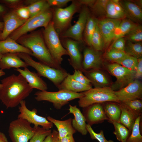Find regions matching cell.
<instances>
[{"instance_id": "1", "label": "cell", "mask_w": 142, "mask_h": 142, "mask_svg": "<svg viewBox=\"0 0 142 142\" xmlns=\"http://www.w3.org/2000/svg\"><path fill=\"white\" fill-rule=\"evenodd\" d=\"M0 100L7 109L15 107L27 97L33 89L20 74H12L1 81Z\"/></svg>"}, {"instance_id": "2", "label": "cell", "mask_w": 142, "mask_h": 142, "mask_svg": "<svg viewBox=\"0 0 142 142\" xmlns=\"http://www.w3.org/2000/svg\"><path fill=\"white\" fill-rule=\"evenodd\" d=\"M17 40L18 43L30 49L32 52V55L40 62L55 69L62 68L52 57L40 32L36 31L26 34Z\"/></svg>"}, {"instance_id": "3", "label": "cell", "mask_w": 142, "mask_h": 142, "mask_svg": "<svg viewBox=\"0 0 142 142\" xmlns=\"http://www.w3.org/2000/svg\"><path fill=\"white\" fill-rule=\"evenodd\" d=\"M17 54L18 56L23 60L28 66L34 68L40 76L47 78L57 88L69 73L62 68L55 69L40 62H36L27 54L22 53Z\"/></svg>"}, {"instance_id": "4", "label": "cell", "mask_w": 142, "mask_h": 142, "mask_svg": "<svg viewBox=\"0 0 142 142\" xmlns=\"http://www.w3.org/2000/svg\"><path fill=\"white\" fill-rule=\"evenodd\" d=\"M83 97L79 98L78 105L84 108L97 103L113 102L120 103L115 91L110 87L94 88L82 92Z\"/></svg>"}, {"instance_id": "5", "label": "cell", "mask_w": 142, "mask_h": 142, "mask_svg": "<svg viewBox=\"0 0 142 142\" xmlns=\"http://www.w3.org/2000/svg\"><path fill=\"white\" fill-rule=\"evenodd\" d=\"M35 99L38 101H45L52 103L56 109H60L72 100L83 97L82 93H77L65 90L56 92L39 90L34 94Z\"/></svg>"}, {"instance_id": "6", "label": "cell", "mask_w": 142, "mask_h": 142, "mask_svg": "<svg viewBox=\"0 0 142 142\" xmlns=\"http://www.w3.org/2000/svg\"><path fill=\"white\" fill-rule=\"evenodd\" d=\"M53 13L50 8L27 19L22 26L11 34L9 37L17 40L28 32L32 31L40 27H46L53 17Z\"/></svg>"}, {"instance_id": "7", "label": "cell", "mask_w": 142, "mask_h": 142, "mask_svg": "<svg viewBox=\"0 0 142 142\" xmlns=\"http://www.w3.org/2000/svg\"><path fill=\"white\" fill-rule=\"evenodd\" d=\"M43 36L51 55L57 63L60 65L63 60V56L68 55V53L60 42L52 21L44 28Z\"/></svg>"}, {"instance_id": "8", "label": "cell", "mask_w": 142, "mask_h": 142, "mask_svg": "<svg viewBox=\"0 0 142 142\" xmlns=\"http://www.w3.org/2000/svg\"><path fill=\"white\" fill-rule=\"evenodd\" d=\"M24 119L17 118L11 121L8 129L12 142H29L34 135L36 128Z\"/></svg>"}, {"instance_id": "9", "label": "cell", "mask_w": 142, "mask_h": 142, "mask_svg": "<svg viewBox=\"0 0 142 142\" xmlns=\"http://www.w3.org/2000/svg\"><path fill=\"white\" fill-rule=\"evenodd\" d=\"M80 6L77 1H73L66 8H58L55 9L52 21L58 34H61L66 29L70 23L73 15L78 11Z\"/></svg>"}, {"instance_id": "10", "label": "cell", "mask_w": 142, "mask_h": 142, "mask_svg": "<svg viewBox=\"0 0 142 142\" xmlns=\"http://www.w3.org/2000/svg\"><path fill=\"white\" fill-rule=\"evenodd\" d=\"M107 68L116 78L115 83L111 88L117 91L126 86L134 80L136 72L125 67L116 63L109 64Z\"/></svg>"}, {"instance_id": "11", "label": "cell", "mask_w": 142, "mask_h": 142, "mask_svg": "<svg viewBox=\"0 0 142 142\" xmlns=\"http://www.w3.org/2000/svg\"><path fill=\"white\" fill-rule=\"evenodd\" d=\"M19 106V114L17 118L25 119L31 124L34 125V127L39 126L46 130L50 129L53 126V124L45 118L40 116L37 114V110L34 109L32 110L28 108L26 105V102L21 101Z\"/></svg>"}, {"instance_id": "12", "label": "cell", "mask_w": 142, "mask_h": 142, "mask_svg": "<svg viewBox=\"0 0 142 142\" xmlns=\"http://www.w3.org/2000/svg\"><path fill=\"white\" fill-rule=\"evenodd\" d=\"M89 15L87 9L83 8L81 11L78 19L76 23L61 33V36L64 38H72L79 43L81 42L83 33Z\"/></svg>"}, {"instance_id": "13", "label": "cell", "mask_w": 142, "mask_h": 142, "mask_svg": "<svg viewBox=\"0 0 142 142\" xmlns=\"http://www.w3.org/2000/svg\"><path fill=\"white\" fill-rule=\"evenodd\" d=\"M115 93L120 103L140 99L142 94L141 83L134 80L125 87L115 91Z\"/></svg>"}, {"instance_id": "14", "label": "cell", "mask_w": 142, "mask_h": 142, "mask_svg": "<svg viewBox=\"0 0 142 142\" xmlns=\"http://www.w3.org/2000/svg\"><path fill=\"white\" fill-rule=\"evenodd\" d=\"M121 20L106 18L97 20V24L104 39L105 47L114 39L117 28Z\"/></svg>"}, {"instance_id": "15", "label": "cell", "mask_w": 142, "mask_h": 142, "mask_svg": "<svg viewBox=\"0 0 142 142\" xmlns=\"http://www.w3.org/2000/svg\"><path fill=\"white\" fill-rule=\"evenodd\" d=\"M78 42L70 39H67L64 42V48L69 56L68 60L70 64L74 69L84 72L82 67L83 58Z\"/></svg>"}, {"instance_id": "16", "label": "cell", "mask_w": 142, "mask_h": 142, "mask_svg": "<svg viewBox=\"0 0 142 142\" xmlns=\"http://www.w3.org/2000/svg\"><path fill=\"white\" fill-rule=\"evenodd\" d=\"M27 20L20 18L15 11L11 12L6 14L3 18L4 27L0 40H2L6 39L9 35L24 24Z\"/></svg>"}, {"instance_id": "17", "label": "cell", "mask_w": 142, "mask_h": 142, "mask_svg": "<svg viewBox=\"0 0 142 142\" xmlns=\"http://www.w3.org/2000/svg\"><path fill=\"white\" fill-rule=\"evenodd\" d=\"M83 108V114L88 124L91 126L108 120L102 103H97Z\"/></svg>"}, {"instance_id": "18", "label": "cell", "mask_w": 142, "mask_h": 142, "mask_svg": "<svg viewBox=\"0 0 142 142\" xmlns=\"http://www.w3.org/2000/svg\"><path fill=\"white\" fill-rule=\"evenodd\" d=\"M98 52L90 47L84 49L82 67L84 71L88 69H97L100 66L102 60Z\"/></svg>"}, {"instance_id": "19", "label": "cell", "mask_w": 142, "mask_h": 142, "mask_svg": "<svg viewBox=\"0 0 142 142\" xmlns=\"http://www.w3.org/2000/svg\"><path fill=\"white\" fill-rule=\"evenodd\" d=\"M26 79L30 87L41 91H47L48 87L46 83L39 74L34 72L30 71L27 68L23 69L18 68L15 69Z\"/></svg>"}, {"instance_id": "20", "label": "cell", "mask_w": 142, "mask_h": 142, "mask_svg": "<svg viewBox=\"0 0 142 142\" xmlns=\"http://www.w3.org/2000/svg\"><path fill=\"white\" fill-rule=\"evenodd\" d=\"M0 52L3 54L7 53H24L32 55V51L29 49L18 43L10 37L0 41Z\"/></svg>"}, {"instance_id": "21", "label": "cell", "mask_w": 142, "mask_h": 142, "mask_svg": "<svg viewBox=\"0 0 142 142\" xmlns=\"http://www.w3.org/2000/svg\"><path fill=\"white\" fill-rule=\"evenodd\" d=\"M28 66L18 56L17 53H7L3 54L0 59V69L2 70L13 68H27Z\"/></svg>"}, {"instance_id": "22", "label": "cell", "mask_w": 142, "mask_h": 142, "mask_svg": "<svg viewBox=\"0 0 142 142\" xmlns=\"http://www.w3.org/2000/svg\"><path fill=\"white\" fill-rule=\"evenodd\" d=\"M69 106V113L72 114L74 116V118L72 120V126L82 135H86L88 132L86 128V120L83 114L77 105L70 104Z\"/></svg>"}, {"instance_id": "23", "label": "cell", "mask_w": 142, "mask_h": 142, "mask_svg": "<svg viewBox=\"0 0 142 142\" xmlns=\"http://www.w3.org/2000/svg\"><path fill=\"white\" fill-rule=\"evenodd\" d=\"M92 88V85L83 84L75 80L69 73L57 88L59 90L77 93L86 91Z\"/></svg>"}, {"instance_id": "24", "label": "cell", "mask_w": 142, "mask_h": 142, "mask_svg": "<svg viewBox=\"0 0 142 142\" xmlns=\"http://www.w3.org/2000/svg\"><path fill=\"white\" fill-rule=\"evenodd\" d=\"M47 119L54 125L57 128L58 134V138L60 139L69 134L73 135L76 131L72 126L71 118L64 120L56 119L48 116Z\"/></svg>"}, {"instance_id": "25", "label": "cell", "mask_w": 142, "mask_h": 142, "mask_svg": "<svg viewBox=\"0 0 142 142\" xmlns=\"http://www.w3.org/2000/svg\"><path fill=\"white\" fill-rule=\"evenodd\" d=\"M118 0H109L106 7V18L121 20L126 17L125 12Z\"/></svg>"}, {"instance_id": "26", "label": "cell", "mask_w": 142, "mask_h": 142, "mask_svg": "<svg viewBox=\"0 0 142 142\" xmlns=\"http://www.w3.org/2000/svg\"><path fill=\"white\" fill-rule=\"evenodd\" d=\"M119 104L121 110L119 122L127 128L131 133L136 120L140 115L123 104Z\"/></svg>"}, {"instance_id": "27", "label": "cell", "mask_w": 142, "mask_h": 142, "mask_svg": "<svg viewBox=\"0 0 142 142\" xmlns=\"http://www.w3.org/2000/svg\"><path fill=\"white\" fill-rule=\"evenodd\" d=\"M86 76L91 81L95 88L108 87L109 81L105 75L97 69L85 71Z\"/></svg>"}, {"instance_id": "28", "label": "cell", "mask_w": 142, "mask_h": 142, "mask_svg": "<svg viewBox=\"0 0 142 142\" xmlns=\"http://www.w3.org/2000/svg\"><path fill=\"white\" fill-rule=\"evenodd\" d=\"M119 3L126 14L131 19L137 21L142 19V10L141 7L135 3L130 1H120Z\"/></svg>"}, {"instance_id": "29", "label": "cell", "mask_w": 142, "mask_h": 142, "mask_svg": "<svg viewBox=\"0 0 142 142\" xmlns=\"http://www.w3.org/2000/svg\"><path fill=\"white\" fill-rule=\"evenodd\" d=\"M107 102L103 105L108 121L111 123L114 121L119 122L121 110L119 103L113 102Z\"/></svg>"}, {"instance_id": "30", "label": "cell", "mask_w": 142, "mask_h": 142, "mask_svg": "<svg viewBox=\"0 0 142 142\" xmlns=\"http://www.w3.org/2000/svg\"><path fill=\"white\" fill-rule=\"evenodd\" d=\"M122 20L117 28L114 39L115 40L126 36L137 25L130 19H124Z\"/></svg>"}, {"instance_id": "31", "label": "cell", "mask_w": 142, "mask_h": 142, "mask_svg": "<svg viewBox=\"0 0 142 142\" xmlns=\"http://www.w3.org/2000/svg\"><path fill=\"white\" fill-rule=\"evenodd\" d=\"M97 23V19L90 16L89 14L84 31L85 42L90 47L91 46L92 37Z\"/></svg>"}, {"instance_id": "32", "label": "cell", "mask_w": 142, "mask_h": 142, "mask_svg": "<svg viewBox=\"0 0 142 142\" xmlns=\"http://www.w3.org/2000/svg\"><path fill=\"white\" fill-rule=\"evenodd\" d=\"M112 123L115 129L113 133L117 140L121 142H126L131 134L128 129L119 122L114 121Z\"/></svg>"}, {"instance_id": "33", "label": "cell", "mask_w": 142, "mask_h": 142, "mask_svg": "<svg viewBox=\"0 0 142 142\" xmlns=\"http://www.w3.org/2000/svg\"><path fill=\"white\" fill-rule=\"evenodd\" d=\"M124 51L128 55L138 59L142 58V46L140 43H134L128 40Z\"/></svg>"}, {"instance_id": "34", "label": "cell", "mask_w": 142, "mask_h": 142, "mask_svg": "<svg viewBox=\"0 0 142 142\" xmlns=\"http://www.w3.org/2000/svg\"><path fill=\"white\" fill-rule=\"evenodd\" d=\"M90 47L98 51L102 50L105 47L104 40L97 23L92 37Z\"/></svg>"}, {"instance_id": "35", "label": "cell", "mask_w": 142, "mask_h": 142, "mask_svg": "<svg viewBox=\"0 0 142 142\" xmlns=\"http://www.w3.org/2000/svg\"><path fill=\"white\" fill-rule=\"evenodd\" d=\"M27 7L29 12L30 18L49 8L50 6L47 0H37L34 3Z\"/></svg>"}, {"instance_id": "36", "label": "cell", "mask_w": 142, "mask_h": 142, "mask_svg": "<svg viewBox=\"0 0 142 142\" xmlns=\"http://www.w3.org/2000/svg\"><path fill=\"white\" fill-rule=\"evenodd\" d=\"M141 116H138L136 120L131 134L126 142H142V136L140 129Z\"/></svg>"}, {"instance_id": "37", "label": "cell", "mask_w": 142, "mask_h": 142, "mask_svg": "<svg viewBox=\"0 0 142 142\" xmlns=\"http://www.w3.org/2000/svg\"><path fill=\"white\" fill-rule=\"evenodd\" d=\"M129 69L136 71L138 59L128 54L121 59L114 62Z\"/></svg>"}, {"instance_id": "38", "label": "cell", "mask_w": 142, "mask_h": 142, "mask_svg": "<svg viewBox=\"0 0 142 142\" xmlns=\"http://www.w3.org/2000/svg\"><path fill=\"white\" fill-rule=\"evenodd\" d=\"M126 35L128 40L134 43H139L142 40V26L137 24Z\"/></svg>"}, {"instance_id": "39", "label": "cell", "mask_w": 142, "mask_h": 142, "mask_svg": "<svg viewBox=\"0 0 142 142\" xmlns=\"http://www.w3.org/2000/svg\"><path fill=\"white\" fill-rule=\"evenodd\" d=\"M35 128H36L35 133L29 142H43L46 137L52 131L51 129H45L39 126Z\"/></svg>"}, {"instance_id": "40", "label": "cell", "mask_w": 142, "mask_h": 142, "mask_svg": "<svg viewBox=\"0 0 142 142\" xmlns=\"http://www.w3.org/2000/svg\"><path fill=\"white\" fill-rule=\"evenodd\" d=\"M109 0H96L92 8L93 11L99 16H105L106 8Z\"/></svg>"}, {"instance_id": "41", "label": "cell", "mask_w": 142, "mask_h": 142, "mask_svg": "<svg viewBox=\"0 0 142 142\" xmlns=\"http://www.w3.org/2000/svg\"><path fill=\"white\" fill-rule=\"evenodd\" d=\"M120 103L129 109L141 116L142 110V102L140 99H136Z\"/></svg>"}, {"instance_id": "42", "label": "cell", "mask_w": 142, "mask_h": 142, "mask_svg": "<svg viewBox=\"0 0 142 142\" xmlns=\"http://www.w3.org/2000/svg\"><path fill=\"white\" fill-rule=\"evenodd\" d=\"M127 54L125 51L111 48L106 53L105 57L107 59L114 62Z\"/></svg>"}, {"instance_id": "43", "label": "cell", "mask_w": 142, "mask_h": 142, "mask_svg": "<svg viewBox=\"0 0 142 142\" xmlns=\"http://www.w3.org/2000/svg\"><path fill=\"white\" fill-rule=\"evenodd\" d=\"M86 128L92 139L97 140L99 142H114L112 140H107L104 136L103 131L102 130H100L99 133H96L92 129L91 126L88 124H86Z\"/></svg>"}, {"instance_id": "44", "label": "cell", "mask_w": 142, "mask_h": 142, "mask_svg": "<svg viewBox=\"0 0 142 142\" xmlns=\"http://www.w3.org/2000/svg\"><path fill=\"white\" fill-rule=\"evenodd\" d=\"M72 77L75 80L83 84L92 85L90 80L84 75L81 71L74 69L73 74L71 75Z\"/></svg>"}, {"instance_id": "45", "label": "cell", "mask_w": 142, "mask_h": 142, "mask_svg": "<svg viewBox=\"0 0 142 142\" xmlns=\"http://www.w3.org/2000/svg\"><path fill=\"white\" fill-rule=\"evenodd\" d=\"M115 40L111 48L125 51L126 44L125 40V38L123 37H120Z\"/></svg>"}, {"instance_id": "46", "label": "cell", "mask_w": 142, "mask_h": 142, "mask_svg": "<svg viewBox=\"0 0 142 142\" xmlns=\"http://www.w3.org/2000/svg\"><path fill=\"white\" fill-rule=\"evenodd\" d=\"M15 11L17 15L22 19L27 20L30 18L29 12L27 6L20 7Z\"/></svg>"}, {"instance_id": "47", "label": "cell", "mask_w": 142, "mask_h": 142, "mask_svg": "<svg viewBox=\"0 0 142 142\" xmlns=\"http://www.w3.org/2000/svg\"><path fill=\"white\" fill-rule=\"evenodd\" d=\"M47 2L49 6H56L61 8L66 5L68 3L72 1L70 0H47Z\"/></svg>"}, {"instance_id": "48", "label": "cell", "mask_w": 142, "mask_h": 142, "mask_svg": "<svg viewBox=\"0 0 142 142\" xmlns=\"http://www.w3.org/2000/svg\"><path fill=\"white\" fill-rule=\"evenodd\" d=\"M58 132L54 129L46 137L43 142H58Z\"/></svg>"}, {"instance_id": "49", "label": "cell", "mask_w": 142, "mask_h": 142, "mask_svg": "<svg viewBox=\"0 0 142 142\" xmlns=\"http://www.w3.org/2000/svg\"><path fill=\"white\" fill-rule=\"evenodd\" d=\"M138 60V64L135 71V77L138 78L141 77L142 76V58H139Z\"/></svg>"}, {"instance_id": "50", "label": "cell", "mask_w": 142, "mask_h": 142, "mask_svg": "<svg viewBox=\"0 0 142 142\" xmlns=\"http://www.w3.org/2000/svg\"><path fill=\"white\" fill-rule=\"evenodd\" d=\"M96 1L95 0H80L77 1L80 5H84L92 8Z\"/></svg>"}, {"instance_id": "51", "label": "cell", "mask_w": 142, "mask_h": 142, "mask_svg": "<svg viewBox=\"0 0 142 142\" xmlns=\"http://www.w3.org/2000/svg\"><path fill=\"white\" fill-rule=\"evenodd\" d=\"M58 142H75L73 135L69 134L60 139H58Z\"/></svg>"}, {"instance_id": "52", "label": "cell", "mask_w": 142, "mask_h": 142, "mask_svg": "<svg viewBox=\"0 0 142 142\" xmlns=\"http://www.w3.org/2000/svg\"><path fill=\"white\" fill-rule=\"evenodd\" d=\"M3 2L11 5H15L18 4L21 2L19 0H4Z\"/></svg>"}, {"instance_id": "53", "label": "cell", "mask_w": 142, "mask_h": 142, "mask_svg": "<svg viewBox=\"0 0 142 142\" xmlns=\"http://www.w3.org/2000/svg\"><path fill=\"white\" fill-rule=\"evenodd\" d=\"M0 142H9L5 135L0 131Z\"/></svg>"}, {"instance_id": "54", "label": "cell", "mask_w": 142, "mask_h": 142, "mask_svg": "<svg viewBox=\"0 0 142 142\" xmlns=\"http://www.w3.org/2000/svg\"><path fill=\"white\" fill-rule=\"evenodd\" d=\"M37 0H27V1H26L25 2L26 4H28V5H29L34 3Z\"/></svg>"}, {"instance_id": "55", "label": "cell", "mask_w": 142, "mask_h": 142, "mask_svg": "<svg viewBox=\"0 0 142 142\" xmlns=\"http://www.w3.org/2000/svg\"><path fill=\"white\" fill-rule=\"evenodd\" d=\"M5 11L4 8L0 4V14L3 13Z\"/></svg>"}, {"instance_id": "56", "label": "cell", "mask_w": 142, "mask_h": 142, "mask_svg": "<svg viewBox=\"0 0 142 142\" xmlns=\"http://www.w3.org/2000/svg\"><path fill=\"white\" fill-rule=\"evenodd\" d=\"M4 27L3 22H0V30H3Z\"/></svg>"}, {"instance_id": "57", "label": "cell", "mask_w": 142, "mask_h": 142, "mask_svg": "<svg viewBox=\"0 0 142 142\" xmlns=\"http://www.w3.org/2000/svg\"><path fill=\"white\" fill-rule=\"evenodd\" d=\"M5 74V73L3 71V70L0 69V77L4 75Z\"/></svg>"}, {"instance_id": "58", "label": "cell", "mask_w": 142, "mask_h": 142, "mask_svg": "<svg viewBox=\"0 0 142 142\" xmlns=\"http://www.w3.org/2000/svg\"><path fill=\"white\" fill-rule=\"evenodd\" d=\"M3 54H2L0 52V59H1V58Z\"/></svg>"}, {"instance_id": "59", "label": "cell", "mask_w": 142, "mask_h": 142, "mask_svg": "<svg viewBox=\"0 0 142 142\" xmlns=\"http://www.w3.org/2000/svg\"><path fill=\"white\" fill-rule=\"evenodd\" d=\"M2 87V85L1 84H0V89Z\"/></svg>"}, {"instance_id": "60", "label": "cell", "mask_w": 142, "mask_h": 142, "mask_svg": "<svg viewBox=\"0 0 142 142\" xmlns=\"http://www.w3.org/2000/svg\"><path fill=\"white\" fill-rule=\"evenodd\" d=\"M1 33L0 32V36H1Z\"/></svg>"}]
</instances>
